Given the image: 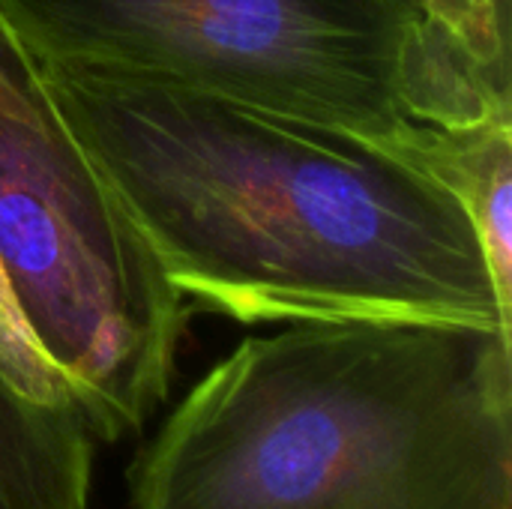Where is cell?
I'll list each match as a JSON object with an SVG mask.
<instances>
[{
	"instance_id": "6da1fadb",
	"label": "cell",
	"mask_w": 512,
	"mask_h": 509,
	"mask_svg": "<svg viewBox=\"0 0 512 509\" xmlns=\"http://www.w3.org/2000/svg\"><path fill=\"white\" fill-rule=\"evenodd\" d=\"M39 69L189 306L246 327L420 321L512 336L468 207L417 159L180 84Z\"/></svg>"
},
{
	"instance_id": "7a4b0ae2",
	"label": "cell",
	"mask_w": 512,
	"mask_h": 509,
	"mask_svg": "<svg viewBox=\"0 0 512 509\" xmlns=\"http://www.w3.org/2000/svg\"><path fill=\"white\" fill-rule=\"evenodd\" d=\"M132 509H512V336L300 321L243 339L129 465Z\"/></svg>"
},
{
	"instance_id": "3957f363",
	"label": "cell",
	"mask_w": 512,
	"mask_h": 509,
	"mask_svg": "<svg viewBox=\"0 0 512 509\" xmlns=\"http://www.w3.org/2000/svg\"><path fill=\"white\" fill-rule=\"evenodd\" d=\"M189 309L0 12V381L114 444L168 399Z\"/></svg>"
},
{
	"instance_id": "277c9868",
	"label": "cell",
	"mask_w": 512,
	"mask_h": 509,
	"mask_svg": "<svg viewBox=\"0 0 512 509\" xmlns=\"http://www.w3.org/2000/svg\"><path fill=\"white\" fill-rule=\"evenodd\" d=\"M42 66L180 84L396 147L512 114L420 0H0Z\"/></svg>"
},
{
	"instance_id": "5b68a950",
	"label": "cell",
	"mask_w": 512,
	"mask_h": 509,
	"mask_svg": "<svg viewBox=\"0 0 512 509\" xmlns=\"http://www.w3.org/2000/svg\"><path fill=\"white\" fill-rule=\"evenodd\" d=\"M468 207L501 303L512 312V114L468 126L417 123L396 147Z\"/></svg>"
},
{
	"instance_id": "8992f818",
	"label": "cell",
	"mask_w": 512,
	"mask_h": 509,
	"mask_svg": "<svg viewBox=\"0 0 512 509\" xmlns=\"http://www.w3.org/2000/svg\"><path fill=\"white\" fill-rule=\"evenodd\" d=\"M93 438L0 381V509H87Z\"/></svg>"
},
{
	"instance_id": "52a82bcc",
	"label": "cell",
	"mask_w": 512,
	"mask_h": 509,
	"mask_svg": "<svg viewBox=\"0 0 512 509\" xmlns=\"http://www.w3.org/2000/svg\"><path fill=\"white\" fill-rule=\"evenodd\" d=\"M512 0H444V27L480 66V72L510 93Z\"/></svg>"
}]
</instances>
